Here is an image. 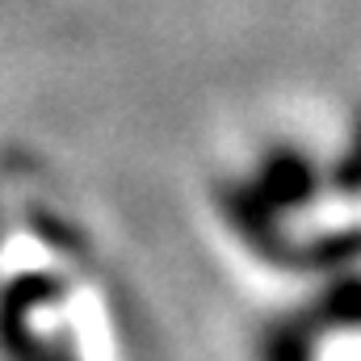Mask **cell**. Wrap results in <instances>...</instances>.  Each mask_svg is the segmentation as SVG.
<instances>
[{
	"instance_id": "cell-1",
	"label": "cell",
	"mask_w": 361,
	"mask_h": 361,
	"mask_svg": "<svg viewBox=\"0 0 361 361\" xmlns=\"http://www.w3.org/2000/svg\"><path fill=\"white\" fill-rule=\"evenodd\" d=\"M214 244L240 273L319 286L353 273V139L328 126H281L223 156L206 180Z\"/></svg>"
},
{
	"instance_id": "cell-2",
	"label": "cell",
	"mask_w": 361,
	"mask_h": 361,
	"mask_svg": "<svg viewBox=\"0 0 361 361\" xmlns=\"http://www.w3.org/2000/svg\"><path fill=\"white\" fill-rule=\"evenodd\" d=\"M0 361H130L89 227L25 160L0 164Z\"/></svg>"
},
{
	"instance_id": "cell-3",
	"label": "cell",
	"mask_w": 361,
	"mask_h": 361,
	"mask_svg": "<svg viewBox=\"0 0 361 361\" xmlns=\"http://www.w3.org/2000/svg\"><path fill=\"white\" fill-rule=\"evenodd\" d=\"M261 361H357V281L341 273L311 286L261 336Z\"/></svg>"
}]
</instances>
